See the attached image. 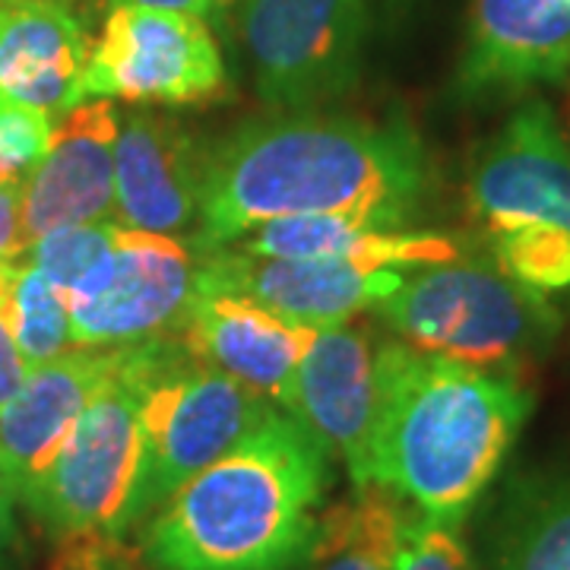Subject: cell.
Returning a JSON list of instances; mask_svg holds the SVG:
<instances>
[{
    "label": "cell",
    "instance_id": "29",
    "mask_svg": "<svg viewBox=\"0 0 570 570\" xmlns=\"http://www.w3.org/2000/svg\"><path fill=\"white\" fill-rule=\"evenodd\" d=\"M111 7H142V10H171L190 17H213V0H108Z\"/></svg>",
    "mask_w": 570,
    "mask_h": 570
},
{
    "label": "cell",
    "instance_id": "25",
    "mask_svg": "<svg viewBox=\"0 0 570 570\" xmlns=\"http://www.w3.org/2000/svg\"><path fill=\"white\" fill-rule=\"evenodd\" d=\"M393 570H475L460 523L434 520L412 508L396 546Z\"/></svg>",
    "mask_w": 570,
    "mask_h": 570
},
{
    "label": "cell",
    "instance_id": "21",
    "mask_svg": "<svg viewBox=\"0 0 570 570\" xmlns=\"http://www.w3.org/2000/svg\"><path fill=\"white\" fill-rule=\"evenodd\" d=\"M491 570H570V479L513 491L498 523Z\"/></svg>",
    "mask_w": 570,
    "mask_h": 570
},
{
    "label": "cell",
    "instance_id": "1",
    "mask_svg": "<svg viewBox=\"0 0 570 570\" xmlns=\"http://www.w3.org/2000/svg\"><path fill=\"white\" fill-rule=\"evenodd\" d=\"M425 184L422 142L403 124L324 115L250 121L206 153L194 247H228L288 216H352L403 228Z\"/></svg>",
    "mask_w": 570,
    "mask_h": 570
},
{
    "label": "cell",
    "instance_id": "15",
    "mask_svg": "<svg viewBox=\"0 0 570 570\" xmlns=\"http://www.w3.org/2000/svg\"><path fill=\"white\" fill-rule=\"evenodd\" d=\"M115 367V348H70L29 367L17 396L0 409V485L22 501Z\"/></svg>",
    "mask_w": 570,
    "mask_h": 570
},
{
    "label": "cell",
    "instance_id": "17",
    "mask_svg": "<svg viewBox=\"0 0 570 570\" xmlns=\"http://www.w3.org/2000/svg\"><path fill=\"white\" fill-rule=\"evenodd\" d=\"M570 73V0H475L460 89H523Z\"/></svg>",
    "mask_w": 570,
    "mask_h": 570
},
{
    "label": "cell",
    "instance_id": "5",
    "mask_svg": "<svg viewBox=\"0 0 570 570\" xmlns=\"http://www.w3.org/2000/svg\"><path fill=\"white\" fill-rule=\"evenodd\" d=\"M377 311L406 346L485 371L517 365L558 326L542 292L510 279L494 257L463 254L403 276Z\"/></svg>",
    "mask_w": 570,
    "mask_h": 570
},
{
    "label": "cell",
    "instance_id": "30",
    "mask_svg": "<svg viewBox=\"0 0 570 570\" xmlns=\"http://www.w3.org/2000/svg\"><path fill=\"white\" fill-rule=\"evenodd\" d=\"M235 3H238V0H213V13H216V17H225Z\"/></svg>",
    "mask_w": 570,
    "mask_h": 570
},
{
    "label": "cell",
    "instance_id": "6",
    "mask_svg": "<svg viewBox=\"0 0 570 570\" xmlns=\"http://www.w3.org/2000/svg\"><path fill=\"white\" fill-rule=\"evenodd\" d=\"M273 409L276 403L269 396L200 362L178 336L142 396V453L130 501V532L146 527L187 479L216 463Z\"/></svg>",
    "mask_w": 570,
    "mask_h": 570
},
{
    "label": "cell",
    "instance_id": "18",
    "mask_svg": "<svg viewBox=\"0 0 570 570\" xmlns=\"http://www.w3.org/2000/svg\"><path fill=\"white\" fill-rule=\"evenodd\" d=\"M92 39L61 0H0V105L63 115L77 108Z\"/></svg>",
    "mask_w": 570,
    "mask_h": 570
},
{
    "label": "cell",
    "instance_id": "12",
    "mask_svg": "<svg viewBox=\"0 0 570 570\" xmlns=\"http://www.w3.org/2000/svg\"><path fill=\"white\" fill-rule=\"evenodd\" d=\"M121 115L111 99H89L63 111L51 149L20 187L26 250L67 225L105 223L115 216V142Z\"/></svg>",
    "mask_w": 570,
    "mask_h": 570
},
{
    "label": "cell",
    "instance_id": "11",
    "mask_svg": "<svg viewBox=\"0 0 570 570\" xmlns=\"http://www.w3.org/2000/svg\"><path fill=\"white\" fill-rule=\"evenodd\" d=\"M377 348L355 326H324L285 384L279 406L346 463L352 485H367L377 419Z\"/></svg>",
    "mask_w": 570,
    "mask_h": 570
},
{
    "label": "cell",
    "instance_id": "23",
    "mask_svg": "<svg viewBox=\"0 0 570 570\" xmlns=\"http://www.w3.org/2000/svg\"><path fill=\"white\" fill-rule=\"evenodd\" d=\"M491 257L510 279L532 292L570 288V232L561 225L530 223L494 232Z\"/></svg>",
    "mask_w": 570,
    "mask_h": 570
},
{
    "label": "cell",
    "instance_id": "19",
    "mask_svg": "<svg viewBox=\"0 0 570 570\" xmlns=\"http://www.w3.org/2000/svg\"><path fill=\"white\" fill-rule=\"evenodd\" d=\"M232 247L261 257L336 261L358 269H415L460 257V245L434 232H406L352 216H288L257 225Z\"/></svg>",
    "mask_w": 570,
    "mask_h": 570
},
{
    "label": "cell",
    "instance_id": "2",
    "mask_svg": "<svg viewBox=\"0 0 570 570\" xmlns=\"http://www.w3.org/2000/svg\"><path fill=\"white\" fill-rule=\"evenodd\" d=\"M326 489L330 453L276 406L146 520V561L156 570L305 568Z\"/></svg>",
    "mask_w": 570,
    "mask_h": 570
},
{
    "label": "cell",
    "instance_id": "32",
    "mask_svg": "<svg viewBox=\"0 0 570 570\" xmlns=\"http://www.w3.org/2000/svg\"><path fill=\"white\" fill-rule=\"evenodd\" d=\"M3 3H20V0H3ZM61 3H70V0H61Z\"/></svg>",
    "mask_w": 570,
    "mask_h": 570
},
{
    "label": "cell",
    "instance_id": "26",
    "mask_svg": "<svg viewBox=\"0 0 570 570\" xmlns=\"http://www.w3.org/2000/svg\"><path fill=\"white\" fill-rule=\"evenodd\" d=\"M51 134V115L20 105H0V168L17 187H22L26 175L48 156Z\"/></svg>",
    "mask_w": 570,
    "mask_h": 570
},
{
    "label": "cell",
    "instance_id": "27",
    "mask_svg": "<svg viewBox=\"0 0 570 570\" xmlns=\"http://www.w3.org/2000/svg\"><path fill=\"white\" fill-rule=\"evenodd\" d=\"M26 374H29V365H26V358L20 355V348H17L10 330L0 317V409L17 396Z\"/></svg>",
    "mask_w": 570,
    "mask_h": 570
},
{
    "label": "cell",
    "instance_id": "28",
    "mask_svg": "<svg viewBox=\"0 0 570 570\" xmlns=\"http://www.w3.org/2000/svg\"><path fill=\"white\" fill-rule=\"evenodd\" d=\"M17 564V523H13V494L0 485V570Z\"/></svg>",
    "mask_w": 570,
    "mask_h": 570
},
{
    "label": "cell",
    "instance_id": "9",
    "mask_svg": "<svg viewBox=\"0 0 570 570\" xmlns=\"http://www.w3.org/2000/svg\"><path fill=\"white\" fill-rule=\"evenodd\" d=\"M197 292V257L181 238L118 228L111 254L63 295L77 348L140 346L181 333Z\"/></svg>",
    "mask_w": 570,
    "mask_h": 570
},
{
    "label": "cell",
    "instance_id": "14",
    "mask_svg": "<svg viewBox=\"0 0 570 570\" xmlns=\"http://www.w3.org/2000/svg\"><path fill=\"white\" fill-rule=\"evenodd\" d=\"M206 153L175 118L130 111L115 142V223L190 242L200 223Z\"/></svg>",
    "mask_w": 570,
    "mask_h": 570
},
{
    "label": "cell",
    "instance_id": "16",
    "mask_svg": "<svg viewBox=\"0 0 570 570\" xmlns=\"http://www.w3.org/2000/svg\"><path fill=\"white\" fill-rule=\"evenodd\" d=\"M181 336L200 362L279 403L317 330L292 324L242 292L197 276Z\"/></svg>",
    "mask_w": 570,
    "mask_h": 570
},
{
    "label": "cell",
    "instance_id": "7",
    "mask_svg": "<svg viewBox=\"0 0 570 570\" xmlns=\"http://www.w3.org/2000/svg\"><path fill=\"white\" fill-rule=\"evenodd\" d=\"M367 0H238V36L261 99L307 111L358 77Z\"/></svg>",
    "mask_w": 570,
    "mask_h": 570
},
{
    "label": "cell",
    "instance_id": "31",
    "mask_svg": "<svg viewBox=\"0 0 570 570\" xmlns=\"http://www.w3.org/2000/svg\"><path fill=\"white\" fill-rule=\"evenodd\" d=\"M0 187H3V190H20V187H17V184L10 181V175H7V171H3V168H0Z\"/></svg>",
    "mask_w": 570,
    "mask_h": 570
},
{
    "label": "cell",
    "instance_id": "20",
    "mask_svg": "<svg viewBox=\"0 0 570 570\" xmlns=\"http://www.w3.org/2000/svg\"><path fill=\"white\" fill-rule=\"evenodd\" d=\"M409 504L377 482L358 485L346 504L321 513L311 570H393Z\"/></svg>",
    "mask_w": 570,
    "mask_h": 570
},
{
    "label": "cell",
    "instance_id": "8",
    "mask_svg": "<svg viewBox=\"0 0 570 570\" xmlns=\"http://www.w3.org/2000/svg\"><path fill=\"white\" fill-rule=\"evenodd\" d=\"M228 92L223 55L204 17L111 7L82 70L80 99L200 105Z\"/></svg>",
    "mask_w": 570,
    "mask_h": 570
},
{
    "label": "cell",
    "instance_id": "24",
    "mask_svg": "<svg viewBox=\"0 0 570 570\" xmlns=\"http://www.w3.org/2000/svg\"><path fill=\"white\" fill-rule=\"evenodd\" d=\"M118 228L121 225L115 219L67 225V228L48 232L45 238H39L36 245L26 250V261L39 266L41 273L51 279V285L61 295H67L111 254Z\"/></svg>",
    "mask_w": 570,
    "mask_h": 570
},
{
    "label": "cell",
    "instance_id": "10",
    "mask_svg": "<svg viewBox=\"0 0 570 570\" xmlns=\"http://www.w3.org/2000/svg\"><path fill=\"white\" fill-rule=\"evenodd\" d=\"M466 200L489 235L530 223L570 232V142L549 105L510 115L472 165Z\"/></svg>",
    "mask_w": 570,
    "mask_h": 570
},
{
    "label": "cell",
    "instance_id": "13",
    "mask_svg": "<svg viewBox=\"0 0 570 570\" xmlns=\"http://www.w3.org/2000/svg\"><path fill=\"white\" fill-rule=\"evenodd\" d=\"M197 276L242 292L285 321L314 330L348 324L358 311L377 307L403 283L400 269H358L336 261L261 257L232 245L200 254Z\"/></svg>",
    "mask_w": 570,
    "mask_h": 570
},
{
    "label": "cell",
    "instance_id": "3",
    "mask_svg": "<svg viewBox=\"0 0 570 570\" xmlns=\"http://www.w3.org/2000/svg\"><path fill=\"white\" fill-rule=\"evenodd\" d=\"M367 482L460 523L504 466L532 400L513 374L387 343L377 348Z\"/></svg>",
    "mask_w": 570,
    "mask_h": 570
},
{
    "label": "cell",
    "instance_id": "22",
    "mask_svg": "<svg viewBox=\"0 0 570 570\" xmlns=\"http://www.w3.org/2000/svg\"><path fill=\"white\" fill-rule=\"evenodd\" d=\"M0 317L29 367L45 365L63 352L77 348L63 295L39 266H32L26 257L13 266V283H10V295Z\"/></svg>",
    "mask_w": 570,
    "mask_h": 570
},
{
    "label": "cell",
    "instance_id": "4",
    "mask_svg": "<svg viewBox=\"0 0 570 570\" xmlns=\"http://www.w3.org/2000/svg\"><path fill=\"white\" fill-rule=\"evenodd\" d=\"M181 333L115 348V367L82 409L70 438L20 504L61 542L77 570L102 561L130 535L140 475V409Z\"/></svg>",
    "mask_w": 570,
    "mask_h": 570
}]
</instances>
